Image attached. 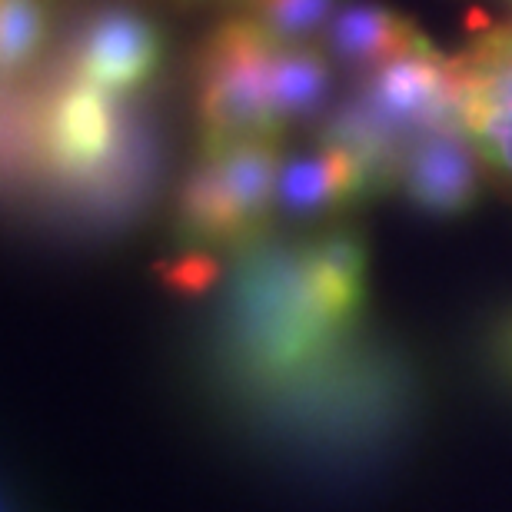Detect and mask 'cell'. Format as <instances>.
Masks as SVG:
<instances>
[{"label":"cell","instance_id":"6da1fadb","mask_svg":"<svg viewBox=\"0 0 512 512\" xmlns=\"http://www.w3.org/2000/svg\"><path fill=\"white\" fill-rule=\"evenodd\" d=\"M366 247L336 227L300 250L263 256L237 296V346L256 376L300 373L363 310Z\"/></svg>","mask_w":512,"mask_h":512},{"label":"cell","instance_id":"7a4b0ae2","mask_svg":"<svg viewBox=\"0 0 512 512\" xmlns=\"http://www.w3.org/2000/svg\"><path fill=\"white\" fill-rule=\"evenodd\" d=\"M280 163V137L200 150V163L177 193V237L193 250L253 247L276 213Z\"/></svg>","mask_w":512,"mask_h":512},{"label":"cell","instance_id":"3957f363","mask_svg":"<svg viewBox=\"0 0 512 512\" xmlns=\"http://www.w3.org/2000/svg\"><path fill=\"white\" fill-rule=\"evenodd\" d=\"M283 44L250 14L227 17L210 30L197 57L200 150L253 137H283L276 110V67Z\"/></svg>","mask_w":512,"mask_h":512},{"label":"cell","instance_id":"277c9868","mask_svg":"<svg viewBox=\"0 0 512 512\" xmlns=\"http://www.w3.org/2000/svg\"><path fill=\"white\" fill-rule=\"evenodd\" d=\"M456 67L459 124L473 137L486 177L512 200V24L486 27Z\"/></svg>","mask_w":512,"mask_h":512},{"label":"cell","instance_id":"5b68a950","mask_svg":"<svg viewBox=\"0 0 512 512\" xmlns=\"http://www.w3.org/2000/svg\"><path fill=\"white\" fill-rule=\"evenodd\" d=\"M356 104H363L403 143H413L419 133L433 127L459 124L456 57L426 47L416 54L386 60L383 67L363 77Z\"/></svg>","mask_w":512,"mask_h":512},{"label":"cell","instance_id":"8992f818","mask_svg":"<svg viewBox=\"0 0 512 512\" xmlns=\"http://www.w3.org/2000/svg\"><path fill=\"white\" fill-rule=\"evenodd\" d=\"M486 167L463 124L433 127L409 143L399 187L429 217H463L479 203Z\"/></svg>","mask_w":512,"mask_h":512},{"label":"cell","instance_id":"52a82bcc","mask_svg":"<svg viewBox=\"0 0 512 512\" xmlns=\"http://www.w3.org/2000/svg\"><path fill=\"white\" fill-rule=\"evenodd\" d=\"M370 193H380L373 170L340 143L320 140L310 153H296L280 163L276 177V213L286 217H330Z\"/></svg>","mask_w":512,"mask_h":512},{"label":"cell","instance_id":"ba28073f","mask_svg":"<svg viewBox=\"0 0 512 512\" xmlns=\"http://www.w3.org/2000/svg\"><path fill=\"white\" fill-rule=\"evenodd\" d=\"M163 34L150 17L110 10L90 24L77 57V80L107 94L137 90L160 70Z\"/></svg>","mask_w":512,"mask_h":512},{"label":"cell","instance_id":"9c48e42d","mask_svg":"<svg viewBox=\"0 0 512 512\" xmlns=\"http://www.w3.org/2000/svg\"><path fill=\"white\" fill-rule=\"evenodd\" d=\"M320 44L330 60L350 70H363V74L383 67L386 60L433 47L413 20L396 14L393 7L373 4V0L343 4L340 14L330 20L326 34L320 37Z\"/></svg>","mask_w":512,"mask_h":512},{"label":"cell","instance_id":"30bf717a","mask_svg":"<svg viewBox=\"0 0 512 512\" xmlns=\"http://www.w3.org/2000/svg\"><path fill=\"white\" fill-rule=\"evenodd\" d=\"M117 143V110L110 94L77 80L57 100L47 127V153L57 170L87 177L114 153Z\"/></svg>","mask_w":512,"mask_h":512},{"label":"cell","instance_id":"8fae6325","mask_svg":"<svg viewBox=\"0 0 512 512\" xmlns=\"http://www.w3.org/2000/svg\"><path fill=\"white\" fill-rule=\"evenodd\" d=\"M333 87V64L323 44H283L276 67V110L283 127L313 117Z\"/></svg>","mask_w":512,"mask_h":512},{"label":"cell","instance_id":"7c38bea8","mask_svg":"<svg viewBox=\"0 0 512 512\" xmlns=\"http://www.w3.org/2000/svg\"><path fill=\"white\" fill-rule=\"evenodd\" d=\"M50 30V0H0V67L17 77L37 60Z\"/></svg>","mask_w":512,"mask_h":512},{"label":"cell","instance_id":"4fadbf2b","mask_svg":"<svg viewBox=\"0 0 512 512\" xmlns=\"http://www.w3.org/2000/svg\"><path fill=\"white\" fill-rule=\"evenodd\" d=\"M340 7L343 0H253L247 14L280 44H313Z\"/></svg>","mask_w":512,"mask_h":512},{"label":"cell","instance_id":"5bb4252c","mask_svg":"<svg viewBox=\"0 0 512 512\" xmlns=\"http://www.w3.org/2000/svg\"><path fill=\"white\" fill-rule=\"evenodd\" d=\"M160 276L167 280L170 290L197 296L207 290V286L217 283L220 263L213 260L207 250H190V253L177 256L173 263H160Z\"/></svg>","mask_w":512,"mask_h":512},{"label":"cell","instance_id":"9a60e30c","mask_svg":"<svg viewBox=\"0 0 512 512\" xmlns=\"http://www.w3.org/2000/svg\"><path fill=\"white\" fill-rule=\"evenodd\" d=\"M499 356H503L506 370L512 373V323L503 330V336H499Z\"/></svg>","mask_w":512,"mask_h":512},{"label":"cell","instance_id":"2e32d148","mask_svg":"<svg viewBox=\"0 0 512 512\" xmlns=\"http://www.w3.org/2000/svg\"><path fill=\"white\" fill-rule=\"evenodd\" d=\"M220 4H253V0H220Z\"/></svg>","mask_w":512,"mask_h":512},{"label":"cell","instance_id":"e0dca14e","mask_svg":"<svg viewBox=\"0 0 512 512\" xmlns=\"http://www.w3.org/2000/svg\"><path fill=\"white\" fill-rule=\"evenodd\" d=\"M509 4H512V0H509Z\"/></svg>","mask_w":512,"mask_h":512}]
</instances>
